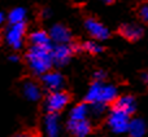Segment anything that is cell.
I'll list each match as a JSON object with an SVG mask.
<instances>
[{"mask_svg": "<svg viewBox=\"0 0 148 137\" xmlns=\"http://www.w3.org/2000/svg\"><path fill=\"white\" fill-rule=\"evenodd\" d=\"M52 47V45H51ZM51 47H36L30 45L25 53V61L31 73L42 76L53 68L51 56Z\"/></svg>", "mask_w": 148, "mask_h": 137, "instance_id": "6da1fadb", "label": "cell"}, {"mask_svg": "<svg viewBox=\"0 0 148 137\" xmlns=\"http://www.w3.org/2000/svg\"><path fill=\"white\" fill-rule=\"evenodd\" d=\"M117 97L118 91L114 85L107 84L105 81L94 80L86 93L84 102L88 105H100V106L108 107L114 102Z\"/></svg>", "mask_w": 148, "mask_h": 137, "instance_id": "7a4b0ae2", "label": "cell"}, {"mask_svg": "<svg viewBox=\"0 0 148 137\" xmlns=\"http://www.w3.org/2000/svg\"><path fill=\"white\" fill-rule=\"evenodd\" d=\"M70 101H72V96L65 89L48 92V94L44 98V109L47 114L59 115L70 104Z\"/></svg>", "mask_w": 148, "mask_h": 137, "instance_id": "3957f363", "label": "cell"}, {"mask_svg": "<svg viewBox=\"0 0 148 137\" xmlns=\"http://www.w3.org/2000/svg\"><path fill=\"white\" fill-rule=\"evenodd\" d=\"M26 31H27V26L25 22L9 25L5 28L4 39L10 48L18 51L23 47V43L26 40Z\"/></svg>", "mask_w": 148, "mask_h": 137, "instance_id": "277c9868", "label": "cell"}, {"mask_svg": "<svg viewBox=\"0 0 148 137\" xmlns=\"http://www.w3.org/2000/svg\"><path fill=\"white\" fill-rule=\"evenodd\" d=\"M77 53L75 43L72 44H52L51 56L53 66L62 67L70 62L73 56Z\"/></svg>", "mask_w": 148, "mask_h": 137, "instance_id": "5b68a950", "label": "cell"}, {"mask_svg": "<svg viewBox=\"0 0 148 137\" xmlns=\"http://www.w3.org/2000/svg\"><path fill=\"white\" fill-rule=\"evenodd\" d=\"M131 117L123 114L117 110H109V114L107 117V125L113 133H127L129 124H130Z\"/></svg>", "mask_w": 148, "mask_h": 137, "instance_id": "8992f818", "label": "cell"}, {"mask_svg": "<svg viewBox=\"0 0 148 137\" xmlns=\"http://www.w3.org/2000/svg\"><path fill=\"white\" fill-rule=\"evenodd\" d=\"M20 92L26 100L36 102L43 97V87L35 79L26 78L20 81Z\"/></svg>", "mask_w": 148, "mask_h": 137, "instance_id": "52a82bcc", "label": "cell"}, {"mask_svg": "<svg viewBox=\"0 0 148 137\" xmlns=\"http://www.w3.org/2000/svg\"><path fill=\"white\" fill-rule=\"evenodd\" d=\"M39 83L42 84L43 89H47L48 92H53V91H61L64 89V84H65V78L62 76V74H60L56 70H49L48 73L43 74L40 76Z\"/></svg>", "mask_w": 148, "mask_h": 137, "instance_id": "ba28073f", "label": "cell"}, {"mask_svg": "<svg viewBox=\"0 0 148 137\" xmlns=\"http://www.w3.org/2000/svg\"><path fill=\"white\" fill-rule=\"evenodd\" d=\"M84 28L90 34V36L96 41L107 40L109 38V30L107 28V26L94 17H87L84 20Z\"/></svg>", "mask_w": 148, "mask_h": 137, "instance_id": "9c48e42d", "label": "cell"}, {"mask_svg": "<svg viewBox=\"0 0 148 137\" xmlns=\"http://www.w3.org/2000/svg\"><path fill=\"white\" fill-rule=\"evenodd\" d=\"M49 39H51L52 44H72L73 35L69 27H66L62 23H56L53 25L48 31Z\"/></svg>", "mask_w": 148, "mask_h": 137, "instance_id": "30bf717a", "label": "cell"}, {"mask_svg": "<svg viewBox=\"0 0 148 137\" xmlns=\"http://www.w3.org/2000/svg\"><path fill=\"white\" fill-rule=\"evenodd\" d=\"M66 130L73 137H87L92 132V124L88 119H68Z\"/></svg>", "mask_w": 148, "mask_h": 137, "instance_id": "8fae6325", "label": "cell"}, {"mask_svg": "<svg viewBox=\"0 0 148 137\" xmlns=\"http://www.w3.org/2000/svg\"><path fill=\"white\" fill-rule=\"evenodd\" d=\"M110 109L121 111V113H123V114L133 118V115L135 114V111H136V101L130 94L118 96L117 98L114 100V102L110 105Z\"/></svg>", "mask_w": 148, "mask_h": 137, "instance_id": "7c38bea8", "label": "cell"}, {"mask_svg": "<svg viewBox=\"0 0 148 137\" xmlns=\"http://www.w3.org/2000/svg\"><path fill=\"white\" fill-rule=\"evenodd\" d=\"M118 34L129 41H138L144 35V30L142 26L136 25V23H125V25L120 26Z\"/></svg>", "mask_w": 148, "mask_h": 137, "instance_id": "4fadbf2b", "label": "cell"}, {"mask_svg": "<svg viewBox=\"0 0 148 137\" xmlns=\"http://www.w3.org/2000/svg\"><path fill=\"white\" fill-rule=\"evenodd\" d=\"M27 41L30 45L36 47H51L52 41L49 39V35L47 31L44 30H35L27 36Z\"/></svg>", "mask_w": 148, "mask_h": 137, "instance_id": "5bb4252c", "label": "cell"}, {"mask_svg": "<svg viewBox=\"0 0 148 137\" xmlns=\"http://www.w3.org/2000/svg\"><path fill=\"white\" fill-rule=\"evenodd\" d=\"M44 130H46L47 137H59V132H60L59 115L47 114L46 119H44Z\"/></svg>", "mask_w": 148, "mask_h": 137, "instance_id": "9a60e30c", "label": "cell"}, {"mask_svg": "<svg viewBox=\"0 0 148 137\" xmlns=\"http://www.w3.org/2000/svg\"><path fill=\"white\" fill-rule=\"evenodd\" d=\"M147 132V125L140 118H131L127 133L130 137H143Z\"/></svg>", "mask_w": 148, "mask_h": 137, "instance_id": "2e32d148", "label": "cell"}, {"mask_svg": "<svg viewBox=\"0 0 148 137\" xmlns=\"http://www.w3.org/2000/svg\"><path fill=\"white\" fill-rule=\"evenodd\" d=\"M75 49L77 52H84V53H90V54H94V56L101 53L104 51V48L96 40H87L81 44H75Z\"/></svg>", "mask_w": 148, "mask_h": 137, "instance_id": "e0dca14e", "label": "cell"}, {"mask_svg": "<svg viewBox=\"0 0 148 137\" xmlns=\"http://www.w3.org/2000/svg\"><path fill=\"white\" fill-rule=\"evenodd\" d=\"M25 17H26V12L23 8H14L8 14V21H9V25L22 23L25 22Z\"/></svg>", "mask_w": 148, "mask_h": 137, "instance_id": "ac0fdd59", "label": "cell"}, {"mask_svg": "<svg viewBox=\"0 0 148 137\" xmlns=\"http://www.w3.org/2000/svg\"><path fill=\"white\" fill-rule=\"evenodd\" d=\"M9 137H42V133L36 128H22V130L12 133Z\"/></svg>", "mask_w": 148, "mask_h": 137, "instance_id": "d6986e66", "label": "cell"}, {"mask_svg": "<svg viewBox=\"0 0 148 137\" xmlns=\"http://www.w3.org/2000/svg\"><path fill=\"white\" fill-rule=\"evenodd\" d=\"M138 16L142 20V22L148 25V3L140 5V8H139V10H138Z\"/></svg>", "mask_w": 148, "mask_h": 137, "instance_id": "ffe728a7", "label": "cell"}, {"mask_svg": "<svg viewBox=\"0 0 148 137\" xmlns=\"http://www.w3.org/2000/svg\"><path fill=\"white\" fill-rule=\"evenodd\" d=\"M142 81H143V84L148 88V73L147 71L142 73Z\"/></svg>", "mask_w": 148, "mask_h": 137, "instance_id": "44dd1931", "label": "cell"}, {"mask_svg": "<svg viewBox=\"0 0 148 137\" xmlns=\"http://www.w3.org/2000/svg\"><path fill=\"white\" fill-rule=\"evenodd\" d=\"M8 60H9L10 62H18L20 61V57H18L17 54H12V56L8 57Z\"/></svg>", "mask_w": 148, "mask_h": 137, "instance_id": "7402d4cb", "label": "cell"}, {"mask_svg": "<svg viewBox=\"0 0 148 137\" xmlns=\"http://www.w3.org/2000/svg\"><path fill=\"white\" fill-rule=\"evenodd\" d=\"M4 22V14H3L1 12H0V26H1V23Z\"/></svg>", "mask_w": 148, "mask_h": 137, "instance_id": "603a6c76", "label": "cell"}, {"mask_svg": "<svg viewBox=\"0 0 148 137\" xmlns=\"http://www.w3.org/2000/svg\"><path fill=\"white\" fill-rule=\"evenodd\" d=\"M101 1L105 4H112V3H114V0H101Z\"/></svg>", "mask_w": 148, "mask_h": 137, "instance_id": "cb8c5ba5", "label": "cell"}, {"mask_svg": "<svg viewBox=\"0 0 148 137\" xmlns=\"http://www.w3.org/2000/svg\"><path fill=\"white\" fill-rule=\"evenodd\" d=\"M3 41V35H1V33H0V43Z\"/></svg>", "mask_w": 148, "mask_h": 137, "instance_id": "d4e9b609", "label": "cell"}]
</instances>
